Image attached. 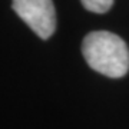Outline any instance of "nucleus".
I'll list each match as a JSON object with an SVG mask.
<instances>
[{
    "label": "nucleus",
    "mask_w": 129,
    "mask_h": 129,
    "mask_svg": "<svg viewBox=\"0 0 129 129\" xmlns=\"http://www.w3.org/2000/svg\"><path fill=\"white\" fill-rule=\"evenodd\" d=\"M85 9L93 13H106L112 7L113 0H82Z\"/></svg>",
    "instance_id": "obj_3"
},
{
    "label": "nucleus",
    "mask_w": 129,
    "mask_h": 129,
    "mask_svg": "<svg viewBox=\"0 0 129 129\" xmlns=\"http://www.w3.org/2000/svg\"><path fill=\"white\" fill-rule=\"evenodd\" d=\"M85 60L93 70L109 76L122 78L129 70V49L118 35L111 32H92L82 43Z\"/></svg>",
    "instance_id": "obj_1"
},
{
    "label": "nucleus",
    "mask_w": 129,
    "mask_h": 129,
    "mask_svg": "<svg viewBox=\"0 0 129 129\" xmlns=\"http://www.w3.org/2000/svg\"><path fill=\"white\" fill-rule=\"evenodd\" d=\"M17 16L40 39H49L56 30V12L52 0H12Z\"/></svg>",
    "instance_id": "obj_2"
}]
</instances>
